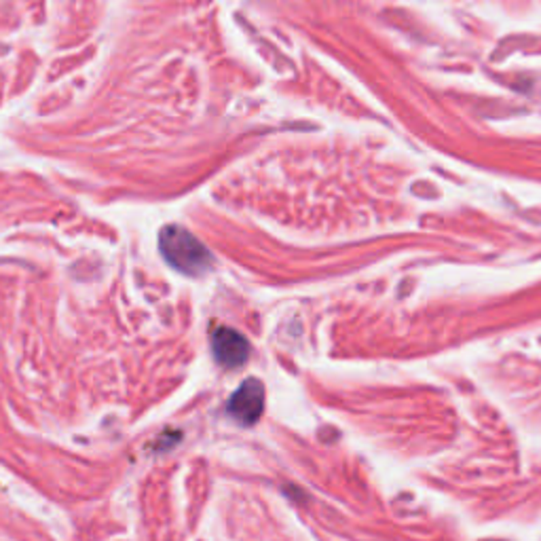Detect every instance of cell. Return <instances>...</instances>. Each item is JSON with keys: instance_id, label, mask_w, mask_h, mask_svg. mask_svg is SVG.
I'll list each match as a JSON object with an SVG mask.
<instances>
[{"instance_id": "obj_2", "label": "cell", "mask_w": 541, "mask_h": 541, "mask_svg": "<svg viewBox=\"0 0 541 541\" xmlns=\"http://www.w3.org/2000/svg\"><path fill=\"white\" fill-rule=\"evenodd\" d=\"M265 410V387L258 379H247L229 400V415L241 426H254Z\"/></svg>"}, {"instance_id": "obj_1", "label": "cell", "mask_w": 541, "mask_h": 541, "mask_svg": "<svg viewBox=\"0 0 541 541\" xmlns=\"http://www.w3.org/2000/svg\"><path fill=\"white\" fill-rule=\"evenodd\" d=\"M159 247L167 263L175 271L185 273V276L199 277L210 271L214 265L210 250L193 233H188L178 225L163 226L159 235Z\"/></svg>"}, {"instance_id": "obj_3", "label": "cell", "mask_w": 541, "mask_h": 541, "mask_svg": "<svg viewBox=\"0 0 541 541\" xmlns=\"http://www.w3.org/2000/svg\"><path fill=\"white\" fill-rule=\"evenodd\" d=\"M212 349L216 360L225 368H237L250 356V345L237 330L233 328H218L212 336Z\"/></svg>"}]
</instances>
